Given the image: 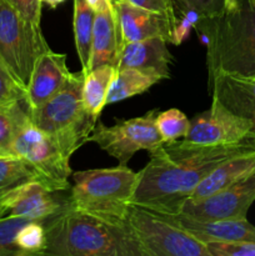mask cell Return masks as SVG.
<instances>
[{
  "instance_id": "cell-1",
  "label": "cell",
  "mask_w": 255,
  "mask_h": 256,
  "mask_svg": "<svg viewBox=\"0 0 255 256\" xmlns=\"http://www.w3.org/2000/svg\"><path fill=\"white\" fill-rule=\"evenodd\" d=\"M255 152V138L228 145H199L185 139L164 142L150 150L140 170L132 205L165 215L182 212L185 202L222 162Z\"/></svg>"
},
{
  "instance_id": "cell-2",
  "label": "cell",
  "mask_w": 255,
  "mask_h": 256,
  "mask_svg": "<svg viewBox=\"0 0 255 256\" xmlns=\"http://www.w3.org/2000/svg\"><path fill=\"white\" fill-rule=\"evenodd\" d=\"M44 255L144 256L126 224L72 209L66 205L46 222Z\"/></svg>"
},
{
  "instance_id": "cell-3",
  "label": "cell",
  "mask_w": 255,
  "mask_h": 256,
  "mask_svg": "<svg viewBox=\"0 0 255 256\" xmlns=\"http://www.w3.org/2000/svg\"><path fill=\"white\" fill-rule=\"evenodd\" d=\"M206 36L208 79L216 74L255 76V2L232 0L212 19L195 25Z\"/></svg>"
},
{
  "instance_id": "cell-4",
  "label": "cell",
  "mask_w": 255,
  "mask_h": 256,
  "mask_svg": "<svg viewBox=\"0 0 255 256\" xmlns=\"http://www.w3.org/2000/svg\"><path fill=\"white\" fill-rule=\"evenodd\" d=\"M72 178L68 206L110 222L126 224L139 180L138 172L128 165H118L75 172Z\"/></svg>"
},
{
  "instance_id": "cell-5",
  "label": "cell",
  "mask_w": 255,
  "mask_h": 256,
  "mask_svg": "<svg viewBox=\"0 0 255 256\" xmlns=\"http://www.w3.org/2000/svg\"><path fill=\"white\" fill-rule=\"evenodd\" d=\"M85 72H72L65 86L36 109L29 110L30 120L42 132L52 135L66 156L88 142L95 122L85 110L82 85Z\"/></svg>"
},
{
  "instance_id": "cell-6",
  "label": "cell",
  "mask_w": 255,
  "mask_h": 256,
  "mask_svg": "<svg viewBox=\"0 0 255 256\" xmlns=\"http://www.w3.org/2000/svg\"><path fill=\"white\" fill-rule=\"evenodd\" d=\"M126 226L144 256H212L202 240L164 214L132 205Z\"/></svg>"
},
{
  "instance_id": "cell-7",
  "label": "cell",
  "mask_w": 255,
  "mask_h": 256,
  "mask_svg": "<svg viewBox=\"0 0 255 256\" xmlns=\"http://www.w3.org/2000/svg\"><path fill=\"white\" fill-rule=\"evenodd\" d=\"M12 154L26 162L39 179L54 192H68L72 176L70 158L56 140L30 120L29 112L18 126L12 142Z\"/></svg>"
},
{
  "instance_id": "cell-8",
  "label": "cell",
  "mask_w": 255,
  "mask_h": 256,
  "mask_svg": "<svg viewBox=\"0 0 255 256\" xmlns=\"http://www.w3.org/2000/svg\"><path fill=\"white\" fill-rule=\"evenodd\" d=\"M49 50L42 26L0 0V55L25 90L35 62Z\"/></svg>"
},
{
  "instance_id": "cell-9",
  "label": "cell",
  "mask_w": 255,
  "mask_h": 256,
  "mask_svg": "<svg viewBox=\"0 0 255 256\" xmlns=\"http://www.w3.org/2000/svg\"><path fill=\"white\" fill-rule=\"evenodd\" d=\"M156 114L158 110H152L142 116L119 120L110 126L98 120L88 142L96 144L119 165H128L135 152H150L164 144L155 124Z\"/></svg>"
},
{
  "instance_id": "cell-10",
  "label": "cell",
  "mask_w": 255,
  "mask_h": 256,
  "mask_svg": "<svg viewBox=\"0 0 255 256\" xmlns=\"http://www.w3.org/2000/svg\"><path fill=\"white\" fill-rule=\"evenodd\" d=\"M252 122L235 114L218 98L212 96V106L190 120L186 142L199 145H228L244 142L252 134Z\"/></svg>"
},
{
  "instance_id": "cell-11",
  "label": "cell",
  "mask_w": 255,
  "mask_h": 256,
  "mask_svg": "<svg viewBox=\"0 0 255 256\" xmlns=\"http://www.w3.org/2000/svg\"><path fill=\"white\" fill-rule=\"evenodd\" d=\"M255 202V172L200 200H188L180 214L200 220L246 219Z\"/></svg>"
},
{
  "instance_id": "cell-12",
  "label": "cell",
  "mask_w": 255,
  "mask_h": 256,
  "mask_svg": "<svg viewBox=\"0 0 255 256\" xmlns=\"http://www.w3.org/2000/svg\"><path fill=\"white\" fill-rule=\"evenodd\" d=\"M68 204V198L48 188L42 180L32 179L10 190L0 199V219L22 218L46 222Z\"/></svg>"
},
{
  "instance_id": "cell-13",
  "label": "cell",
  "mask_w": 255,
  "mask_h": 256,
  "mask_svg": "<svg viewBox=\"0 0 255 256\" xmlns=\"http://www.w3.org/2000/svg\"><path fill=\"white\" fill-rule=\"evenodd\" d=\"M119 25L120 48L149 38H164L172 44L178 18L136 6L126 0H114Z\"/></svg>"
},
{
  "instance_id": "cell-14",
  "label": "cell",
  "mask_w": 255,
  "mask_h": 256,
  "mask_svg": "<svg viewBox=\"0 0 255 256\" xmlns=\"http://www.w3.org/2000/svg\"><path fill=\"white\" fill-rule=\"evenodd\" d=\"M70 74L66 55L52 49L44 52L35 62L26 85L25 104L28 109H36L52 99L65 86Z\"/></svg>"
},
{
  "instance_id": "cell-15",
  "label": "cell",
  "mask_w": 255,
  "mask_h": 256,
  "mask_svg": "<svg viewBox=\"0 0 255 256\" xmlns=\"http://www.w3.org/2000/svg\"><path fill=\"white\" fill-rule=\"evenodd\" d=\"M168 45L169 42L164 38H149L128 42L120 48L115 68H132L158 75L162 80L169 79L172 55Z\"/></svg>"
},
{
  "instance_id": "cell-16",
  "label": "cell",
  "mask_w": 255,
  "mask_h": 256,
  "mask_svg": "<svg viewBox=\"0 0 255 256\" xmlns=\"http://www.w3.org/2000/svg\"><path fill=\"white\" fill-rule=\"evenodd\" d=\"M165 215V214H164ZM196 239L205 242H255V226L246 219L200 220L184 214L166 215Z\"/></svg>"
},
{
  "instance_id": "cell-17",
  "label": "cell",
  "mask_w": 255,
  "mask_h": 256,
  "mask_svg": "<svg viewBox=\"0 0 255 256\" xmlns=\"http://www.w3.org/2000/svg\"><path fill=\"white\" fill-rule=\"evenodd\" d=\"M209 88L212 96L252 122L250 135L255 136V76L216 74L209 82Z\"/></svg>"
},
{
  "instance_id": "cell-18",
  "label": "cell",
  "mask_w": 255,
  "mask_h": 256,
  "mask_svg": "<svg viewBox=\"0 0 255 256\" xmlns=\"http://www.w3.org/2000/svg\"><path fill=\"white\" fill-rule=\"evenodd\" d=\"M119 50V25H118L116 9L112 4L105 9L95 12L92 52H90V60L86 72L102 65L116 66Z\"/></svg>"
},
{
  "instance_id": "cell-19",
  "label": "cell",
  "mask_w": 255,
  "mask_h": 256,
  "mask_svg": "<svg viewBox=\"0 0 255 256\" xmlns=\"http://www.w3.org/2000/svg\"><path fill=\"white\" fill-rule=\"evenodd\" d=\"M255 172V152L238 155L215 168L195 189L189 200H200Z\"/></svg>"
},
{
  "instance_id": "cell-20",
  "label": "cell",
  "mask_w": 255,
  "mask_h": 256,
  "mask_svg": "<svg viewBox=\"0 0 255 256\" xmlns=\"http://www.w3.org/2000/svg\"><path fill=\"white\" fill-rule=\"evenodd\" d=\"M116 68L114 65H102L85 72L82 85V102L88 114L98 122L102 109L106 106V98L114 79Z\"/></svg>"
},
{
  "instance_id": "cell-21",
  "label": "cell",
  "mask_w": 255,
  "mask_h": 256,
  "mask_svg": "<svg viewBox=\"0 0 255 256\" xmlns=\"http://www.w3.org/2000/svg\"><path fill=\"white\" fill-rule=\"evenodd\" d=\"M160 80L162 78L158 75L142 70L132 69V68L116 69L106 98V105L115 104L122 100L142 94Z\"/></svg>"
},
{
  "instance_id": "cell-22",
  "label": "cell",
  "mask_w": 255,
  "mask_h": 256,
  "mask_svg": "<svg viewBox=\"0 0 255 256\" xmlns=\"http://www.w3.org/2000/svg\"><path fill=\"white\" fill-rule=\"evenodd\" d=\"M95 12L85 0H74L72 12V32L82 72H86L92 52V25H94Z\"/></svg>"
},
{
  "instance_id": "cell-23",
  "label": "cell",
  "mask_w": 255,
  "mask_h": 256,
  "mask_svg": "<svg viewBox=\"0 0 255 256\" xmlns=\"http://www.w3.org/2000/svg\"><path fill=\"white\" fill-rule=\"evenodd\" d=\"M32 179L39 176L26 162L15 155L0 156V199L14 188Z\"/></svg>"
},
{
  "instance_id": "cell-24",
  "label": "cell",
  "mask_w": 255,
  "mask_h": 256,
  "mask_svg": "<svg viewBox=\"0 0 255 256\" xmlns=\"http://www.w3.org/2000/svg\"><path fill=\"white\" fill-rule=\"evenodd\" d=\"M28 114L25 102L0 105V156L12 154V142L18 126Z\"/></svg>"
},
{
  "instance_id": "cell-25",
  "label": "cell",
  "mask_w": 255,
  "mask_h": 256,
  "mask_svg": "<svg viewBox=\"0 0 255 256\" xmlns=\"http://www.w3.org/2000/svg\"><path fill=\"white\" fill-rule=\"evenodd\" d=\"M46 240V222L30 220L20 228L15 238V244L22 256L44 255Z\"/></svg>"
},
{
  "instance_id": "cell-26",
  "label": "cell",
  "mask_w": 255,
  "mask_h": 256,
  "mask_svg": "<svg viewBox=\"0 0 255 256\" xmlns=\"http://www.w3.org/2000/svg\"><path fill=\"white\" fill-rule=\"evenodd\" d=\"M155 124L162 142H172L186 136L190 128V120L182 110L172 108L165 112H158Z\"/></svg>"
},
{
  "instance_id": "cell-27",
  "label": "cell",
  "mask_w": 255,
  "mask_h": 256,
  "mask_svg": "<svg viewBox=\"0 0 255 256\" xmlns=\"http://www.w3.org/2000/svg\"><path fill=\"white\" fill-rule=\"evenodd\" d=\"M232 0H174L178 12H192L200 20L212 19L226 8Z\"/></svg>"
},
{
  "instance_id": "cell-28",
  "label": "cell",
  "mask_w": 255,
  "mask_h": 256,
  "mask_svg": "<svg viewBox=\"0 0 255 256\" xmlns=\"http://www.w3.org/2000/svg\"><path fill=\"white\" fill-rule=\"evenodd\" d=\"M30 220L5 216L0 219V256H22L15 244V238L22 225Z\"/></svg>"
},
{
  "instance_id": "cell-29",
  "label": "cell",
  "mask_w": 255,
  "mask_h": 256,
  "mask_svg": "<svg viewBox=\"0 0 255 256\" xmlns=\"http://www.w3.org/2000/svg\"><path fill=\"white\" fill-rule=\"evenodd\" d=\"M26 90L15 79L0 55V105L25 102Z\"/></svg>"
},
{
  "instance_id": "cell-30",
  "label": "cell",
  "mask_w": 255,
  "mask_h": 256,
  "mask_svg": "<svg viewBox=\"0 0 255 256\" xmlns=\"http://www.w3.org/2000/svg\"><path fill=\"white\" fill-rule=\"evenodd\" d=\"M212 256H255V242H205Z\"/></svg>"
},
{
  "instance_id": "cell-31",
  "label": "cell",
  "mask_w": 255,
  "mask_h": 256,
  "mask_svg": "<svg viewBox=\"0 0 255 256\" xmlns=\"http://www.w3.org/2000/svg\"><path fill=\"white\" fill-rule=\"evenodd\" d=\"M19 12L24 19L32 24L40 25L42 20V2L40 0H2Z\"/></svg>"
},
{
  "instance_id": "cell-32",
  "label": "cell",
  "mask_w": 255,
  "mask_h": 256,
  "mask_svg": "<svg viewBox=\"0 0 255 256\" xmlns=\"http://www.w3.org/2000/svg\"><path fill=\"white\" fill-rule=\"evenodd\" d=\"M126 2H132V4L136 5V6L144 8V9L162 12V14H166L169 16H178L174 0H126Z\"/></svg>"
},
{
  "instance_id": "cell-33",
  "label": "cell",
  "mask_w": 255,
  "mask_h": 256,
  "mask_svg": "<svg viewBox=\"0 0 255 256\" xmlns=\"http://www.w3.org/2000/svg\"><path fill=\"white\" fill-rule=\"evenodd\" d=\"M85 2L92 6L94 12H99L114 4V0H85Z\"/></svg>"
},
{
  "instance_id": "cell-34",
  "label": "cell",
  "mask_w": 255,
  "mask_h": 256,
  "mask_svg": "<svg viewBox=\"0 0 255 256\" xmlns=\"http://www.w3.org/2000/svg\"><path fill=\"white\" fill-rule=\"evenodd\" d=\"M40 2H42V4H46L52 9H55V8H58L60 4L66 2V0H40Z\"/></svg>"
},
{
  "instance_id": "cell-35",
  "label": "cell",
  "mask_w": 255,
  "mask_h": 256,
  "mask_svg": "<svg viewBox=\"0 0 255 256\" xmlns=\"http://www.w3.org/2000/svg\"><path fill=\"white\" fill-rule=\"evenodd\" d=\"M254 2H255V0H254Z\"/></svg>"
}]
</instances>
